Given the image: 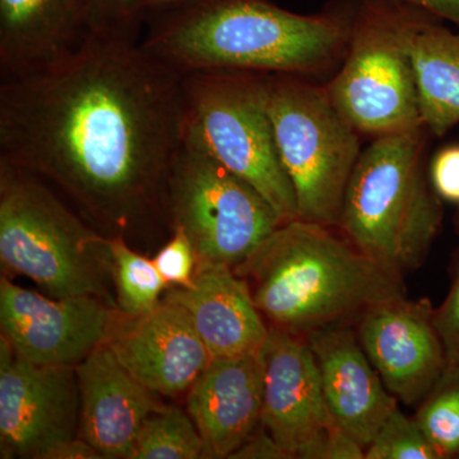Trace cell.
<instances>
[{
  "mask_svg": "<svg viewBox=\"0 0 459 459\" xmlns=\"http://www.w3.org/2000/svg\"><path fill=\"white\" fill-rule=\"evenodd\" d=\"M184 138L183 74L141 40L87 36L49 71L0 82V160L49 181L107 237L168 219Z\"/></svg>",
  "mask_w": 459,
  "mask_h": 459,
  "instance_id": "1",
  "label": "cell"
},
{
  "mask_svg": "<svg viewBox=\"0 0 459 459\" xmlns=\"http://www.w3.org/2000/svg\"><path fill=\"white\" fill-rule=\"evenodd\" d=\"M352 11L299 14L270 0H193L148 21L141 44L181 74H307L342 62Z\"/></svg>",
  "mask_w": 459,
  "mask_h": 459,
  "instance_id": "2",
  "label": "cell"
},
{
  "mask_svg": "<svg viewBox=\"0 0 459 459\" xmlns=\"http://www.w3.org/2000/svg\"><path fill=\"white\" fill-rule=\"evenodd\" d=\"M234 271L271 325L304 337L356 322L373 305L406 295L403 276L333 228L299 219L283 222Z\"/></svg>",
  "mask_w": 459,
  "mask_h": 459,
  "instance_id": "3",
  "label": "cell"
},
{
  "mask_svg": "<svg viewBox=\"0 0 459 459\" xmlns=\"http://www.w3.org/2000/svg\"><path fill=\"white\" fill-rule=\"evenodd\" d=\"M427 128L374 138L344 193L337 229L364 255L404 277L427 261L442 229V199L425 169Z\"/></svg>",
  "mask_w": 459,
  "mask_h": 459,
  "instance_id": "4",
  "label": "cell"
},
{
  "mask_svg": "<svg viewBox=\"0 0 459 459\" xmlns=\"http://www.w3.org/2000/svg\"><path fill=\"white\" fill-rule=\"evenodd\" d=\"M0 259L51 298L96 296L117 307L108 237L29 171L0 160Z\"/></svg>",
  "mask_w": 459,
  "mask_h": 459,
  "instance_id": "5",
  "label": "cell"
},
{
  "mask_svg": "<svg viewBox=\"0 0 459 459\" xmlns=\"http://www.w3.org/2000/svg\"><path fill=\"white\" fill-rule=\"evenodd\" d=\"M183 90L186 137L258 190L283 222L298 220L268 110L267 74L192 72L183 74Z\"/></svg>",
  "mask_w": 459,
  "mask_h": 459,
  "instance_id": "6",
  "label": "cell"
},
{
  "mask_svg": "<svg viewBox=\"0 0 459 459\" xmlns=\"http://www.w3.org/2000/svg\"><path fill=\"white\" fill-rule=\"evenodd\" d=\"M267 89L274 140L299 220L337 229L362 152L360 133L338 113L325 87L301 75L267 74Z\"/></svg>",
  "mask_w": 459,
  "mask_h": 459,
  "instance_id": "7",
  "label": "cell"
},
{
  "mask_svg": "<svg viewBox=\"0 0 459 459\" xmlns=\"http://www.w3.org/2000/svg\"><path fill=\"white\" fill-rule=\"evenodd\" d=\"M340 71L327 89L332 104L360 134L374 138L425 128L418 81L403 33V5L362 0Z\"/></svg>",
  "mask_w": 459,
  "mask_h": 459,
  "instance_id": "8",
  "label": "cell"
},
{
  "mask_svg": "<svg viewBox=\"0 0 459 459\" xmlns=\"http://www.w3.org/2000/svg\"><path fill=\"white\" fill-rule=\"evenodd\" d=\"M166 211L171 230L186 232L198 264L232 270L283 223L258 190L186 137L169 174Z\"/></svg>",
  "mask_w": 459,
  "mask_h": 459,
  "instance_id": "9",
  "label": "cell"
},
{
  "mask_svg": "<svg viewBox=\"0 0 459 459\" xmlns=\"http://www.w3.org/2000/svg\"><path fill=\"white\" fill-rule=\"evenodd\" d=\"M80 415L75 367L33 364L0 336V457L47 459L78 437Z\"/></svg>",
  "mask_w": 459,
  "mask_h": 459,
  "instance_id": "10",
  "label": "cell"
},
{
  "mask_svg": "<svg viewBox=\"0 0 459 459\" xmlns=\"http://www.w3.org/2000/svg\"><path fill=\"white\" fill-rule=\"evenodd\" d=\"M115 312L96 296L49 299L0 281V336L33 364L77 367L108 342L117 325Z\"/></svg>",
  "mask_w": 459,
  "mask_h": 459,
  "instance_id": "11",
  "label": "cell"
},
{
  "mask_svg": "<svg viewBox=\"0 0 459 459\" xmlns=\"http://www.w3.org/2000/svg\"><path fill=\"white\" fill-rule=\"evenodd\" d=\"M256 355L263 382V427L290 459H319L325 437L337 424L307 340L270 325Z\"/></svg>",
  "mask_w": 459,
  "mask_h": 459,
  "instance_id": "12",
  "label": "cell"
},
{
  "mask_svg": "<svg viewBox=\"0 0 459 459\" xmlns=\"http://www.w3.org/2000/svg\"><path fill=\"white\" fill-rule=\"evenodd\" d=\"M428 298L407 295L370 307L356 320L362 349L398 402L418 407L446 367Z\"/></svg>",
  "mask_w": 459,
  "mask_h": 459,
  "instance_id": "13",
  "label": "cell"
},
{
  "mask_svg": "<svg viewBox=\"0 0 459 459\" xmlns=\"http://www.w3.org/2000/svg\"><path fill=\"white\" fill-rule=\"evenodd\" d=\"M108 344L117 361L155 394L189 391L213 359L188 312L165 299L150 313L117 323Z\"/></svg>",
  "mask_w": 459,
  "mask_h": 459,
  "instance_id": "14",
  "label": "cell"
},
{
  "mask_svg": "<svg viewBox=\"0 0 459 459\" xmlns=\"http://www.w3.org/2000/svg\"><path fill=\"white\" fill-rule=\"evenodd\" d=\"M318 367L334 422L365 449L398 407L362 349L352 323L314 329L305 336Z\"/></svg>",
  "mask_w": 459,
  "mask_h": 459,
  "instance_id": "15",
  "label": "cell"
},
{
  "mask_svg": "<svg viewBox=\"0 0 459 459\" xmlns=\"http://www.w3.org/2000/svg\"><path fill=\"white\" fill-rule=\"evenodd\" d=\"M75 371L81 394L78 437L104 459H133L144 421L164 404L117 361L108 342L93 350Z\"/></svg>",
  "mask_w": 459,
  "mask_h": 459,
  "instance_id": "16",
  "label": "cell"
},
{
  "mask_svg": "<svg viewBox=\"0 0 459 459\" xmlns=\"http://www.w3.org/2000/svg\"><path fill=\"white\" fill-rule=\"evenodd\" d=\"M258 355L213 358L193 383L189 413L204 444V458H230L262 424Z\"/></svg>",
  "mask_w": 459,
  "mask_h": 459,
  "instance_id": "17",
  "label": "cell"
},
{
  "mask_svg": "<svg viewBox=\"0 0 459 459\" xmlns=\"http://www.w3.org/2000/svg\"><path fill=\"white\" fill-rule=\"evenodd\" d=\"M164 299L188 312L213 358L255 355L270 331L247 281L226 265L197 264L192 283Z\"/></svg>",
  "mask_w": 459,
  "mask_h": 459,
  "instance_id": "18",
  "label": "cell"
},
{
  "mask_svg": "<svg viewBox=\"0 0 459 459\" xmlns=\"http://www.w3.org/2000/svg\"><path fill=\"white\" fill-rule=\"evenodd\" d=\"M87 36L74 0H0V80L49 71Z\"/></svg>",
  "mask_w": 459,
  "mask_h": 459,
  "instance_id": "19",
  "label": "cell"
},
{
  "mask_svg": "<svg viewBox=\"0 0 459 459\" xmlns=\"http://www.w3.org/2000/svg\"><path fill=\"white\" fill-rule=\"evenodd\" d=\"M443 21L403 7V33L416 81L422 124L443 137L459 123V35Z\"/></svg>",
  "mask_w": 459,
  "mask_h": 459,
  "instance_id": "20",
  "label": "cell"
},
{
  "mask_svg": "<svg viewBox=\"0 0 459 459\" xmlns=\"http://www.w3.org/2000/svg\"><path fill=\"white\" fill-rule=\"evenodd\" d=\"M117 309L138 318L155 309L168 283L153 259L138 255L123 237H108Z\"/></svg>",
  "mask_w": 459,
  "mask_h": 459,
  "instance_id": "21",
  "label": "cell"
},
{
  "mask_svg": "<svg viewBox=\"0 0 459 459\" xmlns=\"http://www.w3.org/2000/svg\"><path fill=\"white\" fill-rule=\"evenodd\" d=\"M204 458V444L188 412L165 406L144 421L133 459Z\"/></svg>",
  "mask_w": 459,
  "mask_h": 459,
  "instance_id": "22",
  "label": "cell"
},
{
  "mask_svg": "<svg viewBox=\"0 0 459 459\" xmlns=\"http://www.w3.org/2000/svg\"><path fill=\"white\" fill-rule=\"evenodd\" d=\"M413 418L440 459H459V362L446 364Z\"/></svg>",
  "mask_w": 459,
  "mask_h": 459,
  "instance_id": "23",
  "label": "cell"
},
{
  "mask_svg": "<svg viewBox=\"0 0 459 459\" xmlns=\"http://www.w3.org/2000/svg\"><path fill=\"white\" fill-rule=\"evenodd\" d=\"M89 36L141 40L146 0H74Z\"/></svg>",
  "mask_w": 459,
  "mask_h": 459,
  "instance_id": "24",
  "label": "cell"
},
{
  "mask_svg": "<svg viewBox=\"0 0 459 459\" xmlns=\"http://www.w3.org/2000/svg\"><path fill=\"white\" fill-rule=\"evenodd\" d=\"M365 459L440 457L415 418H409L397 407L383 422L373 442L365 449Z\"/></svg>",
  "mask_w": 459,
  "mask_h": 459,
  "instance_id": "25",
  "label": "cell"
},
{
  "mask_svg": "<svg viewBox=\"0 0 459 459\" xmlns=\"http://www.w3.org/2000/svg\"><path fill=\"white\" fill-rule=\"evenodd\" d=\"M153 262L169 286L179 287L192 283L198 264L195 247L180 229L171 230L170 240L159 250Z\"/></svg>",
  "mask_w": 459,
  "mask_h": 459,
  "instance_id": "26",
  "label": "cell"
},
{
  "mask_svg": "<svg viewBox=\"0 0 459 459\" xmlns=\"http://www.w3.org/2000/svg\"><path fill=\"white\" fill-rule=\"evenodd\" d=\"M434 325L446 351V364L459 362V263L451 290L434 310Z\"/></svg>",
  "mask_w": 459,
  "mask_h": 459,
  "instance_id": "27",
  "label": "cell"
},
{
  "mask_svg": "<svg viewBox=\"0 0 459 459\" xmlns=\"http://www.w3.org/2000/svg\"><path fill=\"white\" fill-rule=\"evenodd\" d=\"M428 171L431 186L437 197L459 205V144L437 151Z\"/></svg>",
  "mask_w": 459,
  "mask_h": 459,
  "instance_id": "28",
  "label": "cell"
},
{
  "mask_svg": "<svg viewBox=\"0 0 459 459\" xmlns=\"http://www.w3.org/2000/svg\"><path fill=\"white\" fill-rule=\"evenodd\" d=\"M231 459H290L282 446L268 433L267 429L259 425L238 451L230 455Z\"/></svg>",
  "mask_w": 459,
  "mask_h": 459,
  "instance_id": "29",
  "label": "cell"
},
{
  "mask_svg": "<svg viewBox=\"0 0 459 459\" xmlns=\"http://www.w3.org/2000/svg\"><path fill=\"white\" fill-rule=\"evenodd\" d=\"M459 26V0H385Z\"/></svg>",
  "mask_w": 459,
  "mask_h": 459,
  "instance_id": "30",
  "label": "cell"
},
{
  "mask_svg": "<svg viewBox=\"0 0 459 459\" xmlns=\"http://www.w3.org/2000/svg\"><path fill=\"white\" fill-rule=\"evenodd\" d=\"M47 459H104L101 453L82 437H75L60 444L48 455Z\"/></svg>",
  "mask_w": 459,
  "mask_h": 459,
  "instance_id": "31",
  "label": "cell"
},
{
  "mask_svg": "<svg viewBox=\"0 0 459 459\" xmlns=\"http://www.w3.org/2000/svg\"><path fill=\"white\" fill-rule=\"evenodd\" d=\"M193 0H146L144 3V16H146V25L148 21L153 18L169 13L174 9L183 7Z\"/></svg>",
  "mask_w": 459,
  "mask_h": 459,
  "instance_id": "32",
  "label": "cell"
}]
</instances>
